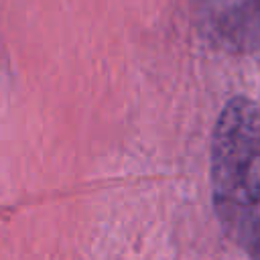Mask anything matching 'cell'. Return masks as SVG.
Returning a JSON list of instances; mask_svg holds the SVG:
<instances>
[{"instance_id":"1","label":"cell","mask_w":260,"mask_h":260,"mask_svg":"<svg viewBox=\"0 0 260 260\" xmlns=\"http://www.w3.org/2000/svg\"><path fill=\"white\" fill-rule=\"evenodd\" d=\"M211 197L225 236L260 260V110L244 95L232 98L215 122Z\"/></svg>"},{"instance_id":"2","label":"cell","mask_w":260,"mask_h":260,"mask_svg":"<svg viewBox=\"0 0 260 260\" xmlns=\"http://www.w3.org/2000/svg\"><path fill=\"white\" fill-rule=\"evenodd\" d=\"M201 26L232 47L260 41V0H193Z\"/></svg>"}]
</instances>
